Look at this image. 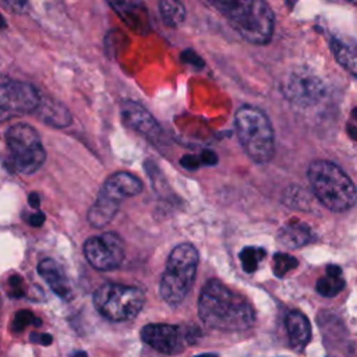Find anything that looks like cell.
Masks as SVG:
<instances>
[{"mask_svg":"<svg viewBox=\"0 0 357 357\" xmlns=\"http://www.w3.org/2000/svg\"><path fill=\"white\" fill-rule=\"evenodd\" d=\"M198 315L205 326L219 331H243L255 322V311L250 301L216 279H211L202 287Z\"/></svg>","mask_w":357,"mask_h":357,"instance_id":"obj_1","label":"cell"},{"mask_svg":"<svg viewBox=\"0 0 357 357\" xmlns=\"http://www.w3.org/2000/svg\"><path fill=\"white\" fill-rule=\"evenodd\" d=\"M229 21L240 36L254 45H265L273 33L275 17L268 3L262 0L211 1Z\"/></svg>","mask_w":357,"mask_h":357,"instance_id":"obj_2","label":"cell"},{"mask_svg":"<svg viewBox=\"0 0 357 357\" xmlns=\"http://www.w3.org/2000/svg\"><path fill=\"white\" fill-rule=\"evenodd\" d=\"M317 199L332 212H344L356 204V187L351 178L333 162L317 159L307 170Z\"/></svg>","mask_w":357,"mask_h":357,"instance_id":"obj_3","label":"cell"},{"mask_svg":"<svg viewBox=\"0 0 357 357\" xmlns=\"http://www.w3.org/2000/svg\"><path fill=\"white\" fill-rule=\"evenodd\" d=\"M237 138L255 163H268L275 153V134L266 114L255 106L244 105L234 114Z\"/></svg>","mask_w":357,"mask_h":357,"instance_id":"obj_4","label":"cell"},{"mask_svg":"<svg viewBox=\"0 0 357 357\" xmlns=\"http://www.w3.org/2000/svg\"><path fill=\"white\" fill-rule=\"evenodd\" d=\"M198 262V250L190 243L178 244L170 251L159 282V293L163 301L177 305L185 298L194 283Z\"/></svg>","mask_w":357,"mask_h":357,"instance_id":"obj_5","label":"cell"},{"mask_svg":"<svg viewBox=\"0 0 357 357\" xmlns=\"http://www.w3.org/2000/svg\"><path fill=\"white\" fill-rule=\"evenodd\" d=\"M145 294L139 287L105 283L93 293V305L105 318L120 322L135 318L142 310Z\"/></svg>","mask_w":357,"mask_h":357,"instance_id":"obj_6","label":"cell"},{"mask_svg":"<svg viewBox=\"0 0 357 357\" xmlns=\"http://www.w3.org/2000/svg\"><path fill=\"white\" fill-rule=\"evenodd\" d=\"M13 167L21 174H32L43 165L46 152L38 131L25 123L13 124L6 132Z\"/></svg>","mask_w":357,"mask_h":357,"instance_id":"obj_7","label":"cell"},{"mask_svg":"<svg viewBox=\"0 0 357 357\" xmlns=\"http://www.w3.org/2000/svg\"><path fill=\"white\" fill-rule=\"evenodd\" d=\"M84 255L92 268L112 271L119 268L124 259V244L117 233L106 231L84 243Z\"/></svg>","mask_w":357,"mask_h":357,"instance_id":"obj_8","label":"cell"},{"mask_svg":"<svg viewBox=\"0 0 357 357\" xmlns=\"http://www.w3.org/2000/svg\"><path fill=\"white\" fill-rule=\"evenodd\" d=\"M40 96L38 91L22 81L0 84V121L36 110Z\"/></svg>","mask_w":357,"mask_h":357,"instance_id":"obj_9","label":"cell"},{"mask_svg":"<svg viewBox=\"0 0 357 357\" xmlns=\"http://www.w3.org/2000/svg\"><path fill=\"white\" fill-rule=\"evenodd\" d=\"M283 95L297 106H312L324 96L325 88L322 81L304 71L290 74L282 84Z\"/></svg>","mask_w":357,"mask_h":357,"instance_id":"obj_10","label":"cell"},{"mask_svg":"<svg viewBox=\"0 0 357 357\" xmlns=\"http://www.w3.org/2000/svg\"><path fill=\"white\" fill-rule=\"evenodd\" d=\"M144 343L163 354L180 353L188 339L180 326L170 324H148L141 329Z\"/></svg>","mask_w":357,"mask_h":357,"instance_id":"obj_11","label":"cell"},{"mask_svg":"<svg viewBox=\"0 0 357 357\" xmlns=\"http://www.w3.org/2000/svg\"><path fill=\"white\" fill-rule=\"evenodd\" d=\"M121 120L127 127L152 141H159V138L163 135L162 127L156 119L135 100L127 99L121 102Z\"/></svg>","mask_w":357,"mask_h":357,"instance_id":"obj_12","label":"cell"},{"mask_svg":"<svg viewBox=\"0 0 357 357\" xmlns=\"http://www.w3.org/2000/svg\"><path fill=\"white\" fill-rule=\"evenodd\" d=\"M100 191L107 197L121 202L124 198L139 194L142 191V183L138 177L128 172H116L105 180Z\"/></svg>","mask_w":357,"mask_h":357,"instance_id":"obj_13","label":"cell"},{"mask_svg":"<svg viewBox=\"0 0 357 357\" xmlns=\"http://www.w3.org/2000/svg\"><path fill=\"white\" fill-rule=\"evenodd\" d=\"M38 272L47 286L63 300L73 298L71 283L63 269V266L52 258H45L38 264Z\"/></svg>","mask_w":357,"mask_h":357,"instance_id":"obj_14","label":"cell"},{"mask_svg":"<svg viewBox=\"0 0 357 357\" xmlns=\"http://www.w3.org/2000/svg\"><path fill=\"white\" fill-rule=\"evenodd\" d=\"M290 346L294 350H304L311 339V324L300 311H290L284 319Z\"/></svg>","mask_w":357,"mask_h":357,"instance_id":"obj_15","label":"cell"},{"mask_svg":"<svg viewBox=\"0 0 357 357\" xmlns=\"http://www.w3.org/2000/svg\"><path fill=\"white\" fill-rule=\"evenodd\" d=\"M120 204L99 190L95 202L88 211V222L96 229L106 226L116 216Z\"/></svg>","mask_w":357,"mask_h":357,"instance_id":"obj_16","label":"cell"},{"mask_svg":"<svg viewBox=\"0 0 357 357\" xmlns=\"http://www.w3.org/2000/svg\"><path fill=\"white\" fill-rule=\"evenodd\" d=\"M38 117L49 126L66 127L71 123V114L61 103L53 99H40L36 107Z\"/></svg>","mask_w":357,"mask_h":357,"instance_id":"obj_17","label":"cell"},{"mask_svg":"<svg viewBox=\"0 0 357 357\" xmlns=\"http://www.w3.org/2000/svg\"><path fill=\"white\" fill-rule=\"evenodd\" d=\"M278 240L289 248H300L312 241V230L305 223H287L278 234Z\"/></svg>","mask_w":357,"mask_h":357,"instance_id":"obj_18","label":"cell"},{"mask_svg":"<svg viewBox=\"0 0 357 357\" xmlns=\"http://www.w3.org/2000/svg\"><path fill=\"white\" fill-rule=\"evenodd\" d=\"M344 284L346 282L342 276V269L337 265H329L325 276L317 280L315 289L324 297H333L343 290Z\"/></svg>","mask_w":357,"mask_h":357,"instance_id":"obj_19","label":"cell"},{"mask_svg":"<svg viewBox=\"0 0 357 357\" xmlns=\"http://www.w3.org/2000/svg\"><path fill=\"white\" fill-rule=\"evenodd\" d=\"M331 50L340 66L356 75V45L337 36L331 39Z\"/></svg>","mask_w":357,"mask_h":357,"instance_id":"obj_20","label":"cell"},{"mask_svg":"<svg viewBox=\"0 0 357 357\" xmlns=\"http://www.w3.org/2000/svg\"><path fill=\"white\" fill-rule=\"evenodd\" d=\"M160 17L167 26L176 28L185 18V7L181 1L176 0H160L158 3Z\"/></svg>","mask_w":357,"mask_h":357,"instance_id":"obj_21","label":"cell"},{"mask_svg":"<svg viewBox=\"0 0 357 357\" xmlns=\"http://www.w3.org/2000/svg\"><path fill=\"white\" fill-rule=\"evenodd\" d=\"M238 257H240L243 269L247 273H252L254 271H257L259 262L264 259L265 250L258 248V247H245L241 250Z\"/></svg>","mask_w":357,"mask_h":357,"instance_id":"obj_22","label":"cell"},{"mask_svg":"<svg viewBox=\"0 0 357 357\" xmlns=\"http://www.w3.org/2000/svg\"><path fill=\"white\" fill-rule=\"evenodd\" d=\"M33 325V326H39L40 325V319L38 317H35L31 311L28 310H21L18 311L14 318H13V331L15 332H22L26 326Z\"/></svg>","mask_w":357,"mask_h":357,"instance_id":"obj_23","label":"cell"},{"mask_svg":"<svg viewBox=\"0 0 357 357\" xmlns=\"http://www.w3.org/2000/svg\"><path fill=\"white\" fill-rule=\"evenodd\" d=\"M297 259L289 254H275L273 257V272L276 276H284L290 269L297 266Z\"/></svg>","mask_w":357,"mask_h":357,"instance_id":"obj_24","label":"cell"},{"mask_svg":"<svg viewBox=\"0 0 357 357\" xmlns=\"http://www.w3.org/2000/svg\"><path fill=\"white\" fill-rule=\"evenodd\" d=\"M7 289H8V294L17 298L24 297L26 293L24 279L20 275H13L7 279Z\"/></svg>","mask_w":357,"mask_h":357,"instance_id":"obj_25","label":"cell"},{"mask_svg":"<svg viewBox=\"0 0 357 357\" xmlns=\"http://www.w3.org/2000/svg\"><path fill=\"white\" fill-rule=\"evenodd\" d=\"M3 6L10 8V11L20 13V14L21 13H26L28 8H29V4L26 1H17V0H14V1H4Z\"/></svg>","mask_w":357,"mask_h":357,"instance_id":"obj_26","label":"cell"},{"mask_svg":"<svg viewBox=\"0 0 357 357\" xmlns=\"http://www.w3.org/2000/svg\"><path fill=\"white\" fill-rule=\"evenodd\" d=\"M52 340H53V337L49 333H36V332L31 333V342L39 343L42 346H49L52 343Z\"/></svg>","mask_w":357,"mask_h":357,"instance_id":"obj_27","label":"cell"},{"mask_svg":"<svg viewBox=\"0 0 357 357\" xmlns=\"http://www.w3.org/2000/svg\"><path fill=\"white\" fill-rule=\"evenodd\" d=\"M26 222L31 225V226H40L43 222H45V215L42 212H32L31 215H28L26 218Z\"/></svg>","mask_w":357,"mask_h":357,"instance_id":"obj_28","label":"cell"},{"mask_svg":"<svg viewBox=\"0 0 357 357\" xmlns=\"http://www.w3.org/2000/svg\"><path fill=\"white\" fill-rule=\"evenodd\" d=\"M28 202H29V205H31L32 208L38 209V208H39V205H40V201H39V195H38L36 192H31V194L28 195Z\"/></svg>","mask_w":357,"mask_h":357,"instance_id":"obj_29","label":"cell"},{"mask_svg":"<svg viewBox=\"0 0 357 357\" xmlns=\"http://www.w3.org/2000/svg\"><path fill=\"white\" fill-rule=\"evenodd\" d=\"M7 26V24H6V20H4V17L1 15V13H0V29H4Z\"/></svg>","mask_w":357,"mask_h":357,"instance_id":"obj_30","label":"cell"},{"mask_svg":"<svg viewBox=\"0 0 357 357\" xmlns=\"http://www.w3.org/2000/svg\"><path fill=\"white\" fill-rule=\"evenodd\" d=\"M195 357H218V356L213 354V353H204V354H198Z\"/></svg>","mask_w":357,"mask_h":357,"instance_id":"obj_31","label":"cell"},{"mask_svg":"<svg viewBox=\"0 0 357 357\" xmlns=\"http://www.w3.org/2000/svg\"><path fill=\"white\" fill-rule=\"evenodd\" d=\"M74 357H88V356H86L85 351H77V353L74 354Z\"/></svg>","mask_w":357,"mask_h":357,"instance_id":"obj_32","label":"cell"}]
</instances>
